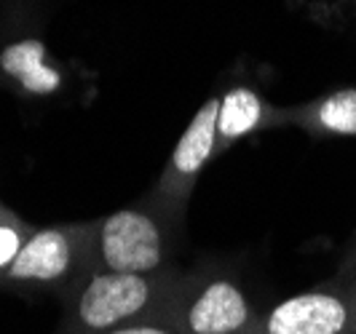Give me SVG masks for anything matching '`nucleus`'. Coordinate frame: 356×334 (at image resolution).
<instances>
[{
  "label": "nucleus",
  "mask_w": 356,
  "mask_h": 334,
  "mask_svg": "<svg viewBox=\"0 0 356 334\" xmlns=\"http://www.w3.org/2000/svg\"><path fill=\"white\" fill-rule=\"evenodd\" d=\"M266 305L236 270H182L163 318L179 334H247Z\"/></svg>",
  "instance_id": "3"
},
{
  "label": "nucleus",
  "mask_w": 356,
  "mask_h": 334,
  "mask_svg": "<svg viewBox=\"0 0 356 334\" xmlns=\"http://www.w3.org/2000/svg\"><path fill=\"white\" fill-rule=\"evenodd\" d=\"M247 334H356L354 283L330 278L276 299L260 310Z\"/></svg>",
  "instance_id": "5"
},
{
  "label": "nucleus",
  "mask_w": 356,
  "mask_h": 334,
  "mask_svg": "<svg viewBox=\"0 0 356 334\" xmlns=\"http://www.w3.org/2000/svg\"><path fill=\"white\" fill-rule=\"evenodd\" d=\"M335 278H340V281H356V233H354V238L346 244L343 254H340Z\"/></svg>",
  "instance_id": "12"
},
{
  "label": "nucleus",
  "mask_w": 356,
  "mask_h": 334,
  "mask_svg": "<svg viewBox=\"0 0 356 334\" xmlns=\"http://www.w3.org/2000/svg\"><path fill=\"white\" fill-rule=\"evenodd\" d=\"M33 235V230H27L24 225H19L17 219H11L6 211L0 209V278L8 270V265L14 262L24 241Z\"/></svg>",
  "instance_id": "10"
},
{
  "label": "nucleus",
  "mask_w": 356,
  "mask_h": 334,
  "mask_svg": "<svg viewBox=\"0 0 356 334\" xmlns=\"http://www.w3.org/2000/svg\"><path fill=\"white\" fill-rule=\"evenodd\" d=\"M217 112H220V97H209L198 112L191 118L188 128L182 131L177 147L172 150L169 163L161 174L153 195L163 206L182 214L188 206V198L196 187L198 174L204 166L220 156L217 153Z\"/></svg>",
  "instance_id": "6"
},
{
  "label": "nucleus",
  "mask_w": 356,
  "mask_h": 334,
  "mask_svg": "<svg viewBox=\"0 0 356 334\" xmlns=\"http://www.w3.org/2000/svg\"><path fill=\"white\" fill-rule=\"evenodd\" d=\"M354 283V313H356V281H351Z\"/></svg>",
  "instance_id": "13"
},
{
  "label": "nucleus",
  "mask_w": 356,
  "mask_h": 334,
  "mask_svg": "<svg viewBox=\"0 0 356 334\" xmlns=\"http://www.w3.org/2000/svg\"><path fill=\"white\" fill-rule=\"evenodd\" d=\"M284 126H295L305 134L327 137H356V86L335 88L300 105L282 107Z\"/></svg>",
  "instance_id": "7"
},
{
  "label": "nucleus",
  "mask_w": 356,
  "mask_h": 334,
  "mask_svg": "<svg viewBox=\"0 0 356 334\" xmlns=\"http://www.w3.org/2000/svg\"><path fill=\"white\" fill-rule=\"evenodd\" d=\"M177 211L163 206L156 195L147 203L126 206L97 222L94 270L110 273H163L175 265V238L179 233Z\"/></svg>",
  "instance_id": "2"
},
{
  "label": "nucleus",
  "mask_w": 356,
  "mask_h": 334,
  "mask_svg": "<svg viewBox=\"0 0 356 334\" xmlns=\"http://www.w3.org/2000/svg\"><path fill=\"white\" fill-rule=\"evenodd\" d=\"M268 126H284L282 107H273L250 86H233L220 97L217 112V153Z\"/></svg>",
  "instance_id": "8"
},
{
  "label": "nucleus",
  "mask_w": 356,
  "mask_h": 334,
  "mask_svg": "<svg viewBox=\"0 0 356 334\" xmlns=\"http://www.w3.org/2000/svg\"><path fill=\"white\" fill-rule=\"evenodd\" d=\"M94 233L97 222L33 230L0 283L24 294H59L65 299L94 273Z\"/></svg>",
  "instance_id": "4"
},
{
  "label": "nucleus",
  "mask_w": 356,
  "mask_h": 334,
  "mask_svg": "<svg viewBox=\"0 0 356 334\" xmlns=\"http://www.w3.org/2000/svg\"><path fill=\"white\" fill-rule=\"evenodd\" d=\"M0 67L17 78L30 94H51L62 86V75L46 65V49L40 40H19L0 53Z\"/></svg>",
  "instance_id": "9"
},
{
  "label": "nucleus",
  "mask_w": 356,
  "mask_h": 334,
  "mask_svg": "<svg viewBox=\"0 0 356 334\" xmlns=\"http://www.w3.org/2000/svg\"><path fill=\"white\" fill-rule=\"evenodd\" d=\"M107 334H179L166 318H150V321H140V324H131L124 329H115V332Z\"/></svg>",
  "instance_id": "11"
},
{
  "label": "nucleus",
  "mask_w": 356,
  "mask_h": 334,
  "mask_svg": "<svg viewBox=\"0 0 356 334\" xmlns=\"http://www.w3.org/2000/svg\"><path fill=\"white\" fill-rule=\"evenodd\" d=\"M179 278V267L163 273L94 270L62 299V316L54 334H107L163 318Z\"/></svg>",
  "instance_id": "1"
}]
</instances>
